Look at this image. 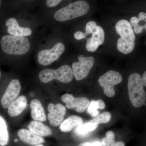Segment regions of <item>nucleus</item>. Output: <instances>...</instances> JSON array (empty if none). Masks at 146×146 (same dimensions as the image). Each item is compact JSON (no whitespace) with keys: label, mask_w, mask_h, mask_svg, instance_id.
Masks as SVG:
<instances>
[{"label":"nucleus","mask_w":146,"mask_h":146,"mask_svg":"<svg viewBox=\"0 0 146 146\" xmlns=\"http://www.w3.org/2000/svg\"><path fill=\"white\" fill-rule=\"evenodd\" d=\"M115 29L121 36L117 44L118 50L124 54L130 53L134 49L136 39L131 26L127 20H120L116 24Z\"/></svg>","instance_id":"f257e3e1"},{"label":"nucleus","mask_w":146,"mask_h":146,"mask_svg":"<svg viewBox=\"0 0 146 146\" xmlns=\"http://www.w3.org/2000/svg\"><path fill=\"white\" fill-rule=\"evenodd\" d=\"M0 43L3 51L8 54H25L31 48L30 42L27 37L11 35H4Z\"/></svg>","instance_id":"f03ea898"},{"label":"nucleus","mask_w":146,"mask_h":146,"mask_svg":"<svg viewBox=\"0 0 146 146\" xmlns=\"http://www.w3.org/2000/svg\"><path fill=\"white\" fill-rule=\"evenodd\" d=\"M127 87L129 97L132 105L134 107L139 108L145 105L146 101V92L140 74L134 73L129 76Z\"/></svg>","instance_id":"7ed1b4c3"},{"label":"nucleus","mask_w":146,"mask_h":146,"mask_svg":"<svg viewBox=\"0 0 146 146\" xmlns=\"http://www.w3.org/2000/svg\"><path fill=\"white\" fill-rule=\"evenodd\" d=\"M89 9V4L85 1H77L56 11L54 15V19L59 22L69 21L84 16Z\"/></svg>","instance_id":"20e7f679"},{"label":"nucleus","mask_w":146,"mask_h":146,"mask_svg":"<svg viewBox=\"0 0 146 146\" xmlns=\"http://www.w3.org/2000/svg\"><path fill=\"white\" fill-rule=\"evenodd\" d=\"M74 75L72 68L69 65H64L56 70L47 69L39 72V78L43 83H46L57 80L64 83H68L72 80Z\"/></svg>","instance_id":"39448f33"},{"label":"nucleus","mask_w":146,"mask_h":146,"mask_svg":"<svg viewBox=\"0 0 146 146\" xmlns=\"http://www.w3.org/2000/svg\"><path fill=\"white\" fill-rule=\"evenodd\" d=\"M122 77L117 71L109 70L100 77L99 83L104 88L105 94L109 98L114 96L115 91L114 86L121 83L122 81Z\"/></svg>","instance_id":"423d86ee"},{"label":"nucleus","mask_w":146,"mask_h":146,"mask_svg":"<svg viewBox=\"0 0 146 146\" xmlns=\"http://www.w3.org/2000/svg\"><path fill=\"white\" fill-rule=\"evenodd\" d=\"M65 50V45L59 42L50 49L42 50L37 54V60L40 65L47 66L58 59Z\"/></svg>","instance_id":"0eeeda50"},{"label":"nucleus","mask_w":146,"mask_h":146,"mask_svg":"<svg viewBox=\"0 0 146 146\" xmlns=\"http://www.w3.org/2000/svg\"><path fill=\"white\" fill-rule=\"evenodd\" d=\"M78 59V62H75L72 65V70L76 79L81 80L88 75L94 66L95 60L93 56L86 57L83 55L79 56Z\"/></svg>","instance_id":"6e6552de"},{"label":"nucleus","mask_w":146,"mask_h":146,"mask_svg":"<svg viewBox=\"0 0 146 146\" xmlns=\"http://www.w3.org/2000/svg\"><path fill=\"white\" fill-rule=\"evenodd\" d=\"M61 100L66 104V107L73 109L77 112L82 113L89 106L90 102L87 98L80 97L75 98L72 94H66L61 97Z\"/></svg>","instance_id":"1a4fd4ad"},{"label":"nucleus","mask_w":146,"mask_h":146,"mask_svg":"<svg viewBox=\"0 0 146 146\" xmlns=\"http://www.w3.org/2000/svg\"><path fill=\"white\" fill-rule=\"evenodd\" d=\"M21 89V83L19 80L13 79L10 82L1 100V104L3 108H8L19 96Z\"/></svg>","instance_id":"9d476101"},{"label":"nucleus","mask_w":146,"mask_h":146,"mask_svg":"<svg viewBox=\"0 0 146 146\" xmlns=\"http://www.w3.org/2000/svg\"><path fill=\"white\" fill-rule=\"evenodd\" d=\"M48 109L49 112L48 118L50 124L54 127L60 125L66 113L65 106L60 104L55 105L50 103L48 105Z\"/></svg>","instance_id":"9b49d317"},{"label":"nucleus","mask_w":146,"mask_h":146,"mask_svg":"<svg viewBox=\"0 0 146 146\" xmlns=\"http://www.w3.org/2000/svg\"><path fill=\"white\" fill-rule=\"evenodd\" d=\"M105 33L103 29L97 26L94 29L91 38L87 39L86 48L89 52L96 51L100 45L102 44L104 42Z\"/></svg>","instance_id":"f8f14e48"},{"label":"nucleus","mask_w":146,"mask_h":146,"mask_svg":"<svg viewBox=\"0 0 146 146\" xmlns=\"http://www.w3.org/2000/svg\"><path fill=\"white\" fill-rule=\"evenodd\" d=\"M5 25L7 27V32L14 36L25 37L30 36L32 33V31L29 27H20L16 18H11L7 20Z\"/></svg>","instance_id":"ddd939ff"},{"label":"nucleus","mask_w":146,"mask_h":146,"mask_svg":"<svg viewBox=\"0 0 146 146\" xmlns=\"http://www.w3.org/2000/svg\"><path fill=\"white\" fill-rule=\"evenodd\" d=\"M18 135L21 141L31 145H36L45 142V140L43 137L36 135L30 131L25 129L18 130Z\"/></svg>","instance_id":"4468645a"},{"label":"nucleus","mask_w":146,"mask_h":146,"mask_svg":"<svg viewBox=\"0 0 146 146\" xmlns=\"http://www.w3.org/2000/svg\"><path fill=\"white\" fill-rule=\"evenodd\" d=\"M27 100L25 96H21L11 103L8 108L9 115L11 117L18 116L26 108Z\"/></svg>","instance_id":"2eb2a0df"},{"label":"nucleus","mask_w":146,"mask_h":146,"mask_svg":"<svg viewBox=\"0 0 146 146\" xmlns=\"http://www.w3.org/2000/svg\"><path fill=\"white\" fill-rule=\"evenodd\" d=\"M30 108L31 109V117L33 120L40 122L46 121V117L44 110L39 100L35 99L32 100Z\"/></svg>","instance_id":"dca6fc26"},{"label":"nucleus","mask_w":146,"mask_h":146,"mask_svg":"<svg viewBox=\"0 0 146 146\" xmlns=\"http://www.w3.org/2000/svg\"><path fill=\"white\" fill-rule=\"evenodd\" d=\"M28 127L29 130L41 137L50 136L52 134V131L50 129L39 121H31Z\"/></svg>","instance_id":"f3484780"},{"label":"nucleus","mask_w":146,"mask_h":146,"mask_svg":"<svg viewBox=\"0 0 146 146\" xmlns=\"http://www.w3.org/2000/svg\"><path fill=\"white\" fill-rule=\"evenodd\" d=\"M83 123L82 118L79 116L74 115L68 118L61 123L60 129L63 132H70L79 126L81 125Z\"/></svg>","instance_id":"a211bd4d"},{"label":"nucleus","mask_w":146,"mask_h":146,"mask_svg":"<svg viewBox=\"0 0 146 146\" xmlns=\"http://www.w3.org/2000/svg\"><path fill=\"white\" fill-rule=\"evenodd\" d=\"M98 125L96 123L89 121L88 122L82 124L75 129L74 133L79 137H85L88 136L91 131L96 129Z\"/></svg>","instance_id":"6ab92c4d"},{"label":"nucleus","mask_w":146,"mask_h":146,"mask_svg":"<svg viewBox=\"0 0 146 146\" xmlns=\"http://www.w3.org/2000/svg\"><path fill=\"white\" fill-rule=\"evenodd\" d=\"M9 141V134L5 120L0 116V146H6Z\"/></svg>","instance_id":"aec40b11"},{"label":"nucleus","mask_w":146,"mask_h":146,"mask_svg":"<svg viewBox=\"0 0 146 146\" xmlns=\"http://www.w3.org/2000/svg\"><path fill=\"white\" fill-rule=\"evenodd\" d=\"M101 142L103 146H125L123 142L115 141V133L111 131H108L106 134V137L102 139Z\"/></svg>","instance_id":"412c9836"},{"label":"nucleus","mask_w":146,"mask_h":146,"mask_svg":"<svg viewBox=\"0 0 146 146\" xmlns=\"http://www.w3.org/2000/svg\"><path fill=\"white\" fill-rule=\"evenodd\" d=\"M111 119V115L109 112H105L101 114L94 119L91 120L90 121L96 123L98 124L100 123H106L110 121Z\"/></svg>","instance_id":"4be33fe9"},{"label":"nucleus","mask_w":146,"mask_h":146,"mask_svg":"<svg viewBox=\"0 0 146 146\" xmlns=\"http://www.w3.org/2000/svg\"><path fill=\"white\" fill-rule=\"evenodd\" d=\"M98 109L97 101H92L89 104L87 111L92 117H96L99 113V112L98 110Z\"/></svg>","instance_id":"5701e85b"},{"label":"nucleus","mask_w":146,"mask_h":146,"mask_svg":"<svg viewBox=\"0 0 146 146\" xmlns=\"http://www.w3.org/2000/svg\"><path fill=\"white\" fill-rule=\"evenodd\" d=\"M97 26V23L95 21H91L88 22L86 26V32L85 33L86 35L92 34L94 29Z\"/></svg>","instance_id":"b1692460"},{"label":"nucleus","mask_w":146,"mask_h":146,"mask_svg":"<svg viewBox=\"0 0 146 146\" xmlns=\"http://www.w3.org/2000/svg\"><path fill=\"white\" fill-rule=\"evenodd\" d=\"M61 1V0H47L46 5L48 7H54L59 4Z\"/></svg>","instance_id":"393cba45"},{"label":"nucleus","mask_w":146,"mask_h":146,"mask_svg":"<svg viewBox=\"0 0 146 146\" xmlns=\"http://www.w3.org/2000/svg\"><path fill=\"white\" fill-rule=\"evenodd\" d=\"M87 35L85 33H83L81 31H77L74 34V36L76 39L77 40H81L84 38H86Z\"/></svg>","instance_id":"a878e982"},{"label":"nucleus","mask_w":146,"mask_h":146,"mask_svg":"<svg viewBox=\"0 0 146 146\" xmlns=\"http://www.w3.org/2000/svg\"><path fill=\"white\" fill-rule=\"evenodd\" d=\"M140 21L141 20L139 18L136 17H133L131 18L129 23L133 27H135L139 25V23Z\"/></svg>","instance_id":"bb28decb"},{"label":"nucleus","mask_w":146,"mask_h":146,"mask_svg":"<svg viewBox=\"0 0 146 146\" xmlns=\"http://www.w3.org/2000/svg\"><path fill=\"white\" fill-rule=\"evenodd\" d=\"M146 24H145L143 25H139L138 26L134 27V31L135 32V33H137V34H140L143 32V29H146Z\"/></svg>","instance_id":"cd10ccee"},{"label":"nucleus","mask_w":146,"mask_h":146,"mask_svg":"<svg viewBox=\"0 0 146 146\" xmlns=\"http://www.w3.org/2000/svg\"><path fill=\"white\" fill-rule=\"evenodd\" d=\"M85 146H102L101 142L99 141H96L93 143L85 142Z\"/></svg>","instance_id":"c85d7f7f"},{"label":"nucleus","mask_w":146,"mask_h":146,"mask_svg":"<svg viewBox=\"0 0 146 146\" xmlns=\"http://www.w3.org/2000/svg\"><path fill=\"white\" fill-rule=\"evenodd\" d=\"M98 103V106L99 109H103L105 107V104L104 102L101 100H98L97 101Z\"/></svg>","instance_id":"c756f323"},{"label":"nucleus","mask_w":146,"mask_h":146,"mask_svg":"<svg viewBox=\"0 0 146 146\" xmlns=\"http://www.w3.org/2000/svg\"><path fill=\"white\" fill-rule=\"evenodd\" d=\"M139 19L141 20V21H144L146 22V13L145 12H141L139 13Z\"/></svg>","instance_id":"7c9ffc66"},{"label":"nucleus","mask_w":146,"mask_h":146,"mask_svg":"<svg viewBox=\"0 0 146 146\" xmlns=\"http://www.w3.org/2000/svg\"><path fill=\"white\" fill-rule=\"evenodd\" d=\"M146 72H145V73L143 75V77H142V81H143V83L144 85L145 86H146Z\"/></svg>","instance_id":"2f4dec72"},{"label":"nucleus","mask_w":146,"mask_h":146,"mask_svg":"<svg viewBox=\"0 0 146 146\" xmlns=\"http://www.w3.org/2000/svg\"><path fill=\"white\" fill-rule=\"evenodd\" d=\"M85 143H82L79 144L78 146H85Z\"/></svg>","instance_id":"473e14b6"},{"label":"nucleus","mask_w":146,"mask_h":146,"mask_svg":"<svg viewBox=\"0 0 146 146\" xmlns=\"http://www.w3.org/2000/svg\"><path fill=\"white\" fill-rule=\"evenodd\" d=\"M35 146H44V145H42V144H38V145H36Z\"/></svg>","instance_id":"72a5a7b5"},{"label":"nucleus","mask_w":146,"mask_h":146,"mask_svg":"<svg viewBox=\"0 0 146 146\" xmlns=\"http://www.w3.org/2000/svg\"><path fill=\"white\" fill-rule=\"evenodd\" d=\"M18 139H15V140H14V142H15V143H17V142H18Z\"/></svg>","instance_id":"f704fd0d"},{"label":"nucleus","mask_w":146,"mask_h":146,"mask_svg":"<svg viewBox=\"0 0 146 146\" xmlns=\"http://www.w3.org/2000/svg\"><path fill=\"white\" fill-rule=\"evenodd\" d=\"M30 95L31 97H33V96H34V95L33 94V93H31V94H30Z\"/></svg>","instance_id":"c9c22d12"},{"label":"nucleus","mask_w":146,"mask_h":146,"mask_svg":"<svg viewBox=\"0 0 146 146\" xmlns=\"http://www.w3.org/2000/svg\"><path fill=\"white\" fill-rule=\"evenodd\" d=\"M1 71H0V78H1Z\"/></svg>","instance_id":"e433bc0d"},{"label":"nucleus","mask_w":146,"mask_h":146,"mask_svg":"<svg viewBox=\"0 0 146 146\" xmlns=\"http://www.w3.org/2000/svg\"><path fill=\"white\" fill-rule=\"evenodd\" d=\"M1 1H0V5H1Z\"/></svg>","instance_id":"4c0bfd02"}]
</instances>
